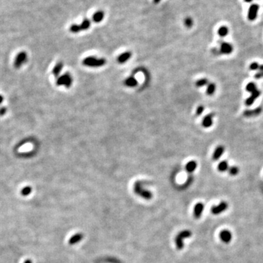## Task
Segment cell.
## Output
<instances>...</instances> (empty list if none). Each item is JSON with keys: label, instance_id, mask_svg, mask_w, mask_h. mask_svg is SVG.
Returning <instances> with one entry per match:
<instances>
[{"label": "cell", "instance_id": "obj_1", "mask_svg": "<svg viewBox=\"0 0 263 263\" xmlns=\"http://www.w3.org/2000/svg\"><path fill=\"white\" fill-rule=\"evenodd\" d=\"M134 192L137 195L140 196L146 200H150L153 197V194L151 192L145 189L143 187V182L140 180H137L134 184Z\"/></svg>", "mask_w": 263, "mask_h": 263}, {"label": "cell", "instance_id": "obj_2", "mask_svg": "<svg viewBox=\"0 0 263 263\" xmlns=\"http://www.w3.org/2000/svg\"><path fill=\"white\" fill-rule=\"evenodd\" d=\"M83 64L89 67H100L106 64V60L104 58H96L95 57H89L83 59Z\"/></svg>", "mask_w": 263, "mask_h": 263}, {"label": "cell", "instance_id": "obj_3", "mask_svg": "<svg viewBox=\"0 0 263 263\" xmlns=\"http://www.w3.org/2000/svg\"><path fill=\"white\" fill-rule=\"evenodd\" d=\"M192 233L190 230L189 229H186V230H183L181 232H180L177 235L176 237L175 238V245H176V248L178 250H181L183 248V240L185 238H189L192 236Z\"/></svg>", "mask_w": 263, "mask_h": 263}, {"label": "cell", "instance_id": "obj_4", "mask_svg": "<svg viewBox=\"0 0 263 263\" xmlns=\"http://www.w3.org/2000/svg\"><path fill=\"white\" fill-rule=\"evenodd\" d=\"M72 83H73V78L71 75H70L68 73L59 76L57 80V85L59 86H64L67 88H70L72 86Z\"/></svg>", "mask_w": 263, "mask_h": 263}, {"label": "cell", "instance_id": "obj_5", "mask_svg": "<svg viewBox=\"0 0 263 263\" xmlns=\"http://www.w3.org/2000/svg\"><path fill=\"white\" fill-rule=\"evenodd\" d=\"M26 59H27V54H26V53L25 51L20 52L17 55L16 58H15L14 65H15L16 68H19L20 67L23 65L24 63L26 62Z\"/></svg>", "mask_w": 263, "mask_h": 263}, {"label": "cell", "instance_id": "obj_6", "mask_svg": "<svg viewBox=\"0 0 263 263\" xmlns=\"http://www.w3.org/2000/svg\"><path fill=\"white\" fill-rule=\"evenodd\" d=\"M259 7L257 4H253L250 6L248 9V18L250 21H254L257 18V14H258Z\"/></svg>", "mask_w": 263, "mask_h": 263}, {"label": "cell", "instance_id": "obj_7", "mask_svg": "<svg viewBox=\"0 0 263 263\" xmlns=\"http://www.w3.org/2000/svg\"><path fill=\"white\" fill-rule=\"evenodd\" d=\"M227 208H228L227 203H226V202H222V203H219L218 206L212 207L211 212L213 214L218 215L219 213L224 212V210H227Z\"/></svg>", "mask_w": 263, "mask_h": 263}, {"label": "cell", "instance_id": "obj_8", "mask_svg": "<svg viewBox=\"0 0 263 263\" xmlns=\"http://www.w3.org/2000/svg\"><path fill=\"white\" fill-rule=\"evenodd\" d=\"M233 48L232 45L225 42H222L220 44V54H230L232 52Z\"/></svg>", "mask_w": 263, "mask_h": 263}, {"label": "cell", "instance_id": "obj_9", "mask_svg": "<svg viewBox=\"0 0 263 263\" xmlns=\"http://www.w3.org/2000/svg\"><path fill=\"white\" fill-rule=\"evenodd\" d=\"M260 94H261L260 91H259L258 89H257V90H255L254 92L251 93V96L248 98H247V99L245 100V105H248V106L252 105L254 102L255 99L259 97V95H260Z\"/></svg>", "mask_w": 263, "mask_h": 263}, {"label": "cell", "instance_id": "obj_10", "mask_svg": "<svg viewBox=\"0 0 263 263\" xmlns=\"http://www.w3.org/2000/svg\"><path fill=\"white\" fill-rule=\"evenodd\" d=\"M214 117V113H210L206 115L203 119L202 122V125L204 127L208 128L211 127L213 124V118Z\"/></svg>", "mask_w": 263, "mask_h": 263}, {"label": "cell", "instance_id": "obj_11", "mask_svg": "<svg viewBox=\"0 0 263 263\" xmlns=\"http://www.w3.org/2000/svg\"><path fill=\"white\" fill-rule=\"evenodd\" d=\"M83 233L78 232L76 233V234L73 235L70 238L68 243H69V244L71 245L77 244V243H78L79 242L81 241L82 240H83Z\"/></svg>", "mask_w": 263, "mask_h": 263}, {"label": "cell", "instance_id": "obj_12", "mask_svg": "<svg viewBox=\"0 0 263 263\" xmlns=\"http://www.w3.org/2000/svg\"><path fill=\"white\" fill-rule=\"evenodd\" d=\"M219 236H220L221 240L225 243H229L231 241V240H232V234H231V232L229 230H227V229L222 230L220 232Z\"/></svg>", "mask_w": 263, "mask_h": 263}, {"label": "cell", "instance_id": "obj_13", "mask_svg": "<svg viewBox=\"0 0 263 263\" xmlns=\"http://www.w3.org/2000/svg\"><path fill=\"white\" fill-rule=\"evenodd\" d=\"M203 210H204V205H203V203H197L194 208V216L196 219H199L201 216L202 213H203Z\"/></svg>", "mask_w": 263, "mask_h": 263}, {"label": "cell", "instance_id": "obj_14", "mask_svg": "<svg viewBox=\"0 0 263 263\" xmlns=\"http://www.w3.org/2000/svg\"><path fill=\"white\" fill-rule=\"evenodd\" d=\"M261 112H262V108L259 107V108H255L254 110H245L244 113H243V115H244V116L247 117V118H250V117H254L256 116V115H259L261 113Z\"/></svg>", "mask_w": 263, "mask_h": 263}, {"label": "cell", "instance_id": "obj_15", "mask_svg": "<svg viewBox=\"0 0 263 263\" xmlns=\"http://www.w3.org/2000/svg\"><path fill=\"white\" fill-rule=\"evenodd\" d=\"M105 13L103 10H97L92 15V21L94 23H99L104 19Z\"/></svg>", "mask_w": 263, "mask_h": 263}, {"label": "cell", "instance_id": "obj_16", "mask_svg": "<svg viewBox=\"0 0 263 263\" xmlns=\"http://www.w3.org/2000/svg\"><path fill=\"white\" fill-rule=\"evenodd\" d=\"M132 57L131 51H126L122 53L121 55H119L118 57V62L120 64H124V63L127 62V61L130 59Z\"/></svg>", "mask_w": 263, "mask_h": 263}, {"label": "cell", "instance_id": "obj_17", "mask_svg": "<svg viewBox=\"0 0 263 263\" xmlns=\"http://www.w3.org/2000/svg\"><path fill=\"white\" fill-rule=\"evenodd\" d=\"M224 146H222V145H219V146L215 149L214 152H213V160L215 161L218 160L219 158L222 157V154H224Z\"/></svg>", "mask_w": 263, "mask_h": 263}, {"label": "cell", "instance_id": "obj_18", "mask_svg": "<svg viewBox=\"0 0 263 263\" xmlns=\"http://www.w3.org/2000/svg\"><path fill=\"white\" fill-rule=\"evenodd\" d=\"M197 162H196L195 161H190V162H189L187 164H186L185 169L187 173H192L195 170L196 168H197Z\"/></svg>", "mask_w": 263, "mask_h": 263}, {"label": "cell", "instance_id": "obj_19", "mask_svg": "<svg viewBox=\"0 0 263 263\" xmlns=\"http://www.w3.org/2000/svg\"><path fill=\"white\" fill-rule=\"evenodd\" d=\"M62 68H63V63L62 62H58L52 70L53 75H54V76L56 77V78H59V74H60Z\"/></svg>", "mask_w": 263, "mask_h": 263}, {"label": "cell", "instance_id": "obj_20", "mask_svg": "<svg viewBox=\"0 0 263 263\" xmlns=\"http://www.w3.org/2000/svg\"><path fill=\"white\" fill-rule=\"evenodd\" d=\"M138 80L132 76L127 78L124 81V84L128 87H135L138 85Z\"/></svg>", "mask_w": 263, "mask_h": 263}, {"label": "cell", "instance_id": "obj_21", "mask_svg": "<svg viewBox=\"0 0 263 263\" xmlns=\"http://www.w3.org/2000/svg\"><path fill=\"white\" fill-rule=\"evenodd\" d=\"M80 26L81 31L87 30V29H89V27L91 26V21L88 18H84L83 21L80 23Z\"/></svg>", "mask_w": 263, "mask_h": 263}, {"label": "cell", "instance_id": "obj_22", "mask_svg": "<svg viewBox=\"0 0 263 263\" xmlns=\"http://www.w3.org/2000/svg\"><path fill=\"white\" fill-rule=\"evenodd\" d=\"M218 33L221 37H224L227 36L228 33H229V29H228L227 26H221V27L219 29Z\"/></svg>", "mask_w": 263, "mask_h": 263}, {"label": "cell", "instance_id": "obj_23", "mask_svg": "<svg viewBox=\"0 0 263 263\" xmlns=\"http://www.w3.org/2000/svg\"><path fill=\"white\" fill-rule=\"evenodd\" d=\"M218 169L220 172H225L229 169V165H228V163L226 161H222L218 165Z\"/></svg>", "mask_w": 263, "mask_h": 263}, {"label": "cell", "instance_id": "obj_24", "mask_svg": "<svg viewBox=\"0 0 263 263\" xmlns=\"http://www.w3.org/2000/svg\"><path fill=\"white\" fill-rule=\"evenodd\" d=\"M215 90H216L215 84L213 83H209L208 84V88H207V90H206L207 94H208V95H212V94L214 93Z\"/></svg>", "mask_w": 263, "mask_h": 263}, {"label": "cell", "instance_id": "obj_25", "mask_svg": "<svg viewBox=\"0 0 263 263\" xmlns=\"http://www.w3.org/2000/svg\"><path fill=\"white\" fill-rule=\"evenodd\" d=\"M208 80H207L206 78L200 79V80H197V82H196V86L197 87L205 86L208 84Z\"/></svg>", "mask_w": 263, "mask_h": 263}, {"label": "cell", "instance_id": "obj_26", "mask_svg": "<svg viewBox=\"0 0 263 263\" xmlns=\"http://www.w3.org/2000/svg\"><path fill=\"white\" fill-rule=\"evenodd\" d=\"M70 31L72 33H78L79 31H81V29H80V25H78V24H72L70 27Z\"/></svg>", "mask_w": 263, "mask_h": 263}, {"label": "cell", "instance_id": "obj_27", "mask_svg": "<svg viewBox=\"0 0 263 263\" xmlns=\"http://www.w3.org/2000/svg\"><path fill=\"white\" fill-rule=\"evenodd\" d=\"M245 89H246L247 92L252 93V92H254V91H255V90H257V86H256V85L254 83H249L247 84V86H246V87H245Z\"/></svg>", "mask_w": 263, "mask_h": 263}, {"label": "cell", "instance_id": "obj_28", "mask_svg": "<svg viewBox=\"0 0 263 263\" xmlns=\"http://www.w3.org/2000/svg\"><path fill=\"white\" fill-rule=\"evenodd\" d=\"M31 190H32V189H31V187H26L25 188H24L21 191V194L23 196H27L31 194Z\"/></svg>", "mask_w": 263, "mask_h": 263}, {"label": "cell", "instance_id": "obj_29", "mask_svg": "<svg viewBox=\"0 0 263 263\" xmlns=\"http://www.w3.org/2000/svg\"><path fill=\"white\" fill-rule=\"evenodd\" d=\"M184 25L187 28H191L193 26V19L190 17L186 18L184 20Z\"/></svg>", "mask_w": 263, "mask_h": 263}, {"label": "cell", "instance_id": "obj_30", "mask_svg": "<svg viewBox=\"0 0 263 263\" xmlns=\"http://www.w3.org/2000/svg\"><path fill=\"white\" fill-rule=\"evenodd\" d=\"M228 170H229V173L230 175H237L238 173V171H239V170H238V168L237 167L232 166V167H229Z\"/></svg>", "mask_w": 263, "mask_h": 263}, {"label": "cell", "instance_id": "obj_31", "mask_svg": "<svg viewBox=\"0 0 263 263\" xmlns=\"http://www.w3.org/2000/svg\"><path fill=\"white\" fill-rule=\"evenodd\" d=\"M31 145L26 144L25 145H24V146H22L21 148H19V151L20 152H26V151H28L31 150Z\"/></svg>", "mask_w": 263, "mask_h": 263}, {"label": "cell", "instance_id": "obj_32", "mask_svg": "<svg viewBox=\"0 0 263 263\" xmlns=\"http://www.w3.org/2000/svg\"><path fill=\"white\" fill-rule=\"evenodd\" d=\"M250 69L252 70H259V64L257 62H253L250 64Z\"/></svg>", "mask_w": 263, "mask_h": 263}, {"label": "cell", "instance_id": "obj_33", "mask_svg": "<svg viewBox=\"0 0 263 263\" xmlns=\"http://www.w3.org/2000/svg\"><path fill=\"white\" fill-rule=\"evenodd\" d=\"M204 109H205V108L203 105H200V106L197 107V110H196V114H197V115H201V114L203 113V112L204 111Z\"/></svg>", "mask_w": 263, "mask_h": 263}, {"label": "cell", "instance_id": "obj_34", "mask_svg": "<svg viewBox=\"0 0 263 263\" xmlns=\"http://www.w3.org/2000/svg\"><path fill=\"white\" fill-rule=\"evenodd\" d=\"M262 77H263V73H262V72L259 71V72H257V73H256V75H255L256 78L259 79V78H262Z\"/></svg>", "mask_w": 263, "mask_h": 263}, {"label": "cell", "instance_id": "obj_35", "mask_svg": "<svg viewBox=\"0 0 263 263\" xmlns=\"http://www.w3.org/2000/svg\"><path fill=\"white\" fill-rule=\"evenodd\" d=\"M7 111V108H0V115H4V114L6 113Z\"/></svg>", "mask_w": 263, "mask_h": 263}, {"label": "cell", "instance_id": "obj_36", "mask_svg": "<svg viewBox=\"0 0 263 263\" xmlns=\"http://www.w3.org/2000/svg\"><path fill=\"white\" fill-rule=\"evenodd\" d=\"M259 71H260V72H262V73H263V64H261V65H259Z\"/></svg>", "mask_w": 263, "mask_h": 263}, {"label": "cell", "instance_id": "obj_37", "mask_svg": "<svg viewBox=\"0 0 263 263\" xmlns=\"http://www.w3.org/2000/svg\"><path fill=\"white\" fill-rule=\"evenodd\" d=\"M24 263H32V262H31V259H26Z\"/></svg>", "mask_w": 263, "mask_h": 263}, {"label": "cell", "instance_id": "obj_38", "mask_svg": "<svg viewBox=\"0 0 263 263\" xmlns=\"http://www.w3.org/2000/svg\"><path fill=\"white\" fill-rule=\"evenodd\" d=\"M2 102H3V96L2 95H0V104H1Z\"/></svg>", "mask_w": 263, "mask_h": 263}, {"label": "cell", "instance_id": "obj_39", "mask_svg": "<svg viewBox=\"0 0 263 263\" xmlns=\"http://www.w3.org/2000/svg\"><path fill=\"white\" fill-rule=\"evenodd\" d=\"M160 1L161 0H154V3H156V4H158V3H159Z\"/></svg>", "mask_w": 263, "mask_h": 263}, {"label": "cell", "instance_id": "obj_40", "mask_svg": "<svg viewBox=\"0 0 263 263\" xmlns=\"http://www.w3.org/2000/svg\"><path fill=\"white\" fill-rule=\"evenodd\" d=\"M244 1L245 2H252L253 0H244Z\"/></svg>", "mask_w": 263, "mask_h": 263}]
</instances>
